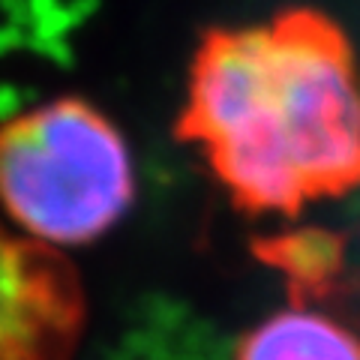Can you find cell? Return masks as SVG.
I'll return each mask as SVG.
<instances>
[{"label": "cell", "mask_w": 360, "mask_h": 360, "mask_svg": "<svg viewBox=\"0 0 360 360\" xmlns=\"http://www.w3.org/2000/svg\"><path fill=\"white\" fill-rule=\"evenodd\" d=\"M177 139L250 213L295 217L360 186V82L342 27L315 9L207 30Z\"/></svg>", "instance_id": "obj_1"}, {"label": "cell", "mask_w": 360, "mask_h": 360, "mask_svg": "<svg viewBox=\"0 0 360 360\" xmlns=\"http://www.w3.org/2000/svg\"><path fill=\"white\" fill-rule=\"evenodd\" d=\"M132 195L127 144L82 99H54L0 127V205L30 240L51 250L90 243Z\"/></svg>", "instance_id": "obj_2"}, {"label": "cell", "mask_w": 360, "mask_h": 360, "mask_svg": "<svg viewBox=\"0 0 360 360\" xmlns=\"http://www.w3.org/2000/svg\"><path fill=\"white\" fill-rule=\"evenodd\" d=\"M84 315L70 258L0 229V360H72Z\"/></svg>", "instance_id": "obj_3"}, {"label": "cell", "mask_w": 360, "mask_h": 360, "mask_svg": "<svg viewBox=\"0 0 360 360\" xmlns=\"http://www.w3.org/2000/svg\"><path fill=\"white\" fill-rule=\"evenodd\" d=\"M238 360H360V340L328 315L291 307L246 333Z\"/></svg>", "instance_id": "obj_4"}, {"label": "cell", "mask_w": 360, "mask_h": 360, "mask_svg": "<svg viewBox=\"0 0 360 360\" xmlns=\"http://www.w3.org/2000/svg\"><path fill=\"white\" fill-rule=\"evenodd\" d=\"M262 258L283 267L295 285H321L336 270V238L328 231H297L264 243Z\"/></svg>", "instance_id": "obj_5"}, {"label": "cell", "mask_w": 360, "mask_h": 360, "mask_svg": "<svg viewBox=\"0 0 360 360\" xmlns=\"http://www.w3.org/2000/svg\"><path fill=\"white\" fill-rule=\"evenodd\" d=\"M21 105V94L9 84H0V120H13L15 108Z\"/></svg>", "instance_id": "obj_6"}]
</instances>
